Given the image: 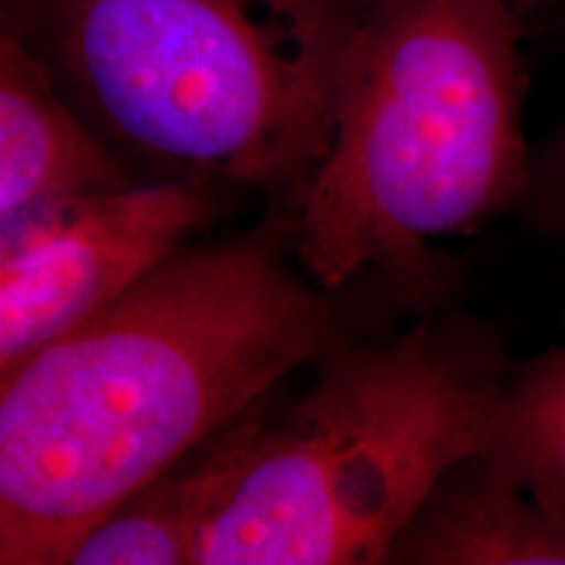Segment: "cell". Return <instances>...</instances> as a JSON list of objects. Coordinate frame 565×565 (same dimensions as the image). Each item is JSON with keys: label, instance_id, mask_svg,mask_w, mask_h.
Returning <instances> with one entry per match:
<instances>
[{"label": "cell", "instance_id": "obj_1", "mask_svg": "<svg viewBox=\"0 0 565 565\" xmlns=\"http://www.w3.org/2000/svg\"><path fill=\"white\" fill-rule=\"evenodd\" d=\"M330 335L322 288L267 233L183 246L0 377V563L66 565L113 508Z\"/></svg>", "mask_w": 565, "mask_h": 565}, {"label": "cell", "instance_id": "obj_2", "mask_svg": "<svg viewBox=\"0 0 565 565\" xmlns=\"http://www.w3.org/2000/svg\"><path fill=\"white\" fill-rule=\"evenodd\" d=\"M362 3L0 0V26L139 175L252 189L294 223Z\"/></svg>", "mask_w": 565, "mask_h": 565}, {"label": "cell", "instance_id": "obj_3", "mask_svg": "<svg viewBox=\"0 0 565 565\" xmlns=\"http://www.w3.org/2000/svg\"><path fill=\"white\" fill-rule=\"evenodd\" d=\"M515 0H364L338 68L333 134L294 217L303 275L416 278L433 246L526 200Z\"/></svg>", "mask_w": 565, "mask_h": 565}, {"label": "cell", "instance_id": "obj_4", "mask_svg": "<svg viewBox=\"0 0 565 565\" xmlns=\"http://www.w3.org/2000/svg\"><path fill=\"white\" fill-rule=\"evenodd\" d=\"M508 370L492 345L429 324L385 349L330 351L267 419L202 565H374L437 482L482 454Z\"/></svg>", "mask_w": 565, "mask_h": 565}, {"label": "cell", "instance_id": "obj_5", "mask_svg": "<svg viewBox=\"0 0 565 565\" xmlns=\"http://www.w3.org/2000/svg\"><path fill=\"white\" fill-rule=\"evenodd\" d=\"M215 207L210 183L147 179L0 228V377L131 291Z\"/></svg>", "mask_w": 565, "mask_h": 565}, {"label": "cell", "instance_id": "obj_6", "mask_svg": "<svg viewBox=\"0 0 565 565\" xmlns=\"http://www.w3.org/2000/svg\"><path fill=\"white\" fill-rule=\"evenodd\" d=\"M139 181L45 63L0 30V228Z\"/></svg>", "mask_w": 565, "mask_h": 565}, {"label": "cell", "instance_id": "obj_7", "mask_svg": "<svg viewBox=\"0 0 565 565\" xmlns=\"http://www.w3.org/2000/svg\"><path fill=\"white\" fill-rule=\"evenodd\" d=\"M270 416L265 401L118 503L66 565H202L204 542L249 466Z\"/></svg>", "mask_w": 565, "mask_h": 565}, {"label": "cell", "instance_id": "obj_8", "mask_svg": "<svg viewBox=\"0 0 565 565\" xmlns=\"http://www.w3.org/2000/svg\"><path fill=\"white\" fill-rule=\"evenodd\" d=\"M387 563L565 565V521L475 454L437 482Z\"/></svg>", "mask_w": 565, "mask_h": 565}, {"label": "cell", "instance_id": "obj_9", "mask_svg": "<svg viewBox=\"0 0 565 565\" xmlns=\"http://www.w3.org/2000/svg\"><path fill=\"white\" fill-rule=\"evenodd\" d=\"M482 454L565 521V349L508 370Z\"/></svg>", "mask_w": 565, "mask_h": 565}, {"label": "cell", "instance_id": "obj_10", "mask_svg": "<svg viewBox=\"0 0 565 565\" xmlns=\"http://www.w3.org/2000/svg\"><path fill=\"white\" fill-rule=\"evenodd\" d=\"M526 202L536 221L565 233V126L534 158Z\"/></svg>", "mask_w": 565, "mask_h": 565}, {"label": "cell", "instance_id": "obj_11", "mask_svg": "<svg viewBox=\"0 0 565 565\" xmlns=\"http://www.w3.org/2000/svg\"><path fill=\"white\" fill-rule=\"evenodd\" d=\"M515 6H519V9H521V6H524V0H515Z\"/></svg>", "mask_w": 565, "mask_h": 565}]
</instances>
